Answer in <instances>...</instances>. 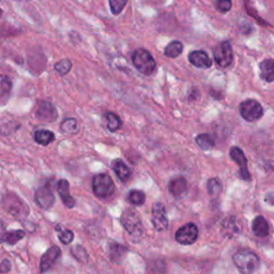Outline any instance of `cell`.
I'll return each mask as SVG.
<instances>
[{"label": "cell", "instance_id": "6da1fadb", "mask_svg": "<svg viewBox=\"0 0 274 274\" xmlns=\"http://www.w3.org/2000/svg\"><path fill=\"white\" fill-rule=\"evenodd\" d=\"M232 261L235 263L237 269L244 274H251L259 269L260 258L258 255L249 251L247 248L239 249V251L232 256Z\"/></svg>", "mask_w": 274, "mask_h": 274}, {"label": "cell", "instance_id": "7a4b0ae2", "mask_svg": "<svg viewBox=\"0 0 274 274\" xmlns=\"http://www.w3.org/2000/svg\"><path fill=\"white\" fill-rule=\"evenodd\" d=\"M3 207L8 214L16 219H24L29 213L27 204L13 193H8L3 197Z\"/></svg>", "mask_w": 274, "mask_h": 274}, {"label": "cell", "instance_id": "3957f363", "mask_svg": "<svg viewBox=\"0 0 274 274\" xmlns=\"http://www.w3.org/2000/svg\"><path fill=\"white\" fill-rule=\"evenodd\" d=\"M115 183L107 174H98L92 179V192L100 199H107L114 195Z\"/></svg>", "mask_w": 274, "mask_h": 274}, {"label": "cell", "instance_id": "277c9868", "mask_svg": "<svg viewBox=\"0 0 274 274\" xmlns=\"http://www.w3.org/2000/svg\"><path fill=\"white\" fill-rule=\"evenodd\" d=\"M132 62L134 67L144 75H151L157 68L156 60L152 55L144 48L136 50L132 56Z\"/></svg>", "mask_w": 274, "mask_h": 274}, {"label": "cell", "instance_id": "5b68a950", "mask_svg": "<svg viewBox=\"0 0 274 274\" xmlns=\"http://www.w3.org/2000/svg\"><path fill=\"white\" fill-rule=\"evenodd\" d=\"M120 223L126 230V232L133 238L139 239L143 235V224L139 213L135 212L132 209H127L123 211V213L120 216Z\"/></svg>", "mask_w": 274, "mask_h": 274}, {"label": "cell", "instance_id": "8992f818", "mask_svg": "<svg viewBox=\"0 0 274 274\" xmlns=\"http://www.w3.org/2000/svg\"><path fill=\"white\" fill-rule=\"evenodd\" d=\"M239 110L241 117L247 122L257 121L263 116V108L261 104L253 99H248L241 103Z\"/></svg>", "mask_w": 274, "mask_h": 274}, {"label": "cell", "instance_id": "52a82bcc", "mask_svg": "<svg viewBox=\"0 0 274 274\" xmlns=\"http://www.w3.org/2000/svg\"><path fill=\"white\" fill-rule=\"evenodd\" d=\"M213 57L214 61L219 67L223 69L230 67L233 60V54L230 43L225 41L222 42L220 45H217L213 51Z\"/></svg>", "mask_w": 274, "mask_h": 274}, {"label": "cell", "instance_id": "ba28073f", "mask_svg": "<svg viewBox=\"0 0 274 274\" xmlns=\"http://www.w3.org/2000/svg\"><path fill=\"white\" fill-rule=\"evenodd\" d=\"M175 237L178 243L182 245H191L195 243L198 238V228L195 224L188 223L177 230Z\"/></svg>", "mask_w": 274, "mask_h": 274}, {"label": "cell", "instance_id": "9c48e42d", "mask_svg": "<svg viewBox=\"0 0 274 274\" xmlns=\"http://www.w3.org/2000/svg\"><path fill=\"white\" fill-rule=\"evenodd\" d=\"M229 156L230 159L236 162V164L239 166V176L241 177V179L249 182L252 180L251 174L248 172L247 168V159L244 155V152L242 149H240L239 147H232L229 151Z\"/></svg>", "mask_w": 274, "mask_h": 274}, {"label": "cell", "instance_id": "30bf717a", "mask_svg": "<svg viewBox=\"0 0 274 274\" xmlns=\"http://www.w3.org/2000/svg\"><path fill=\"white\" fill-rule=\"evenodd\" d=\"M151 222L153 227L159 232H163L168 228V219L166 215L165 207L162 203H156L152 207Z\"/></svg>", "mask_w": 274, "mask_h": 274}, {"label": "cell", "instance_id": "8fae6325", "mask_svg": "<svg viewBox=\"0 0 274 274\" xmlns=\"http://www.w3.org/2000/svg\"><path fill=\"white\" fill-rule=\"evenodd\" d=\"M36 117L39 121L44 123L55 122L58 118V111L50 102H41L36 111Z\"/></svg>", "mask_w": 274, "mask_h": 274}, {"label": "cell", "instance_id": "7c38bea8", "mask_svg": "<svg viewBox=\"0 0 274 274\" xmlns=\"http://www.w3.org/2000/svg\"><path fill=\"white\" fill-rule=\"evenodd\" d=\"M35 200L40 208L47 210V209H50L54 206L55 196L48 185H42V187L37 189L35 194Z\"/></svg>", "mask_w": 274, "mask_h": 274}, {"label": "cell", "instance_id": "4fadbf2b", "mask_svg": "<svg viewBox=\"0 0 274 274\" xmlns=\"http://www.w3.org/2000/svg\"><path fill=\"white\" fill-rule=\"evenodd\" d=\"M61 256V251L57 245H53L43 254L40 260V271L42 273L50 270L53 265L59 259Z\"/></svg>", "mask_w": 274, "mask_h": 274}, {"label": "cell", "instance_id": "5bb4252c", "mask_svg": "<svg viewBox=\"0 0 274 274\" xmlns=\"http://www.w3.org/2000/svg\"><path fill=\"white\" fill-rule=\"evenodd\" d=\"M188 58L192 66L199 69H209L212 66V60L204 51H193L189 54Z\"/></svg>", "mask_w": 274, "mask_h": 274}, {"label": "cell", "instance_id": "9a60e30c", "mask_svg": "<svg viewBox=\"0 0 274 274\" xmlns=\"http://www.w3.org/2000/svg\"><path fill=\"white\" fill-rule=\"evenodd\" d=\"M252 229L254 235L259 238H265L269 236L270 232V226L268 221L264 219L263 216L258 215L256 216L252 223Z\"/></svg>", "mask_w": 274, "mask_h": 274}, {"label": "cell", "instance_id": "2e32d148", "mask_svg": "<svg viewBox=\"0 0 274 274\" xmlns=\"http://www.w3.org/2000/svg\"><path fill=\"white\" fill-rule=\"evenodd\" d=\"M58 193L62 199V203L67 208H73L75 206V199L70 195V184L66 179H61L57 184Z\"/></svg>", "mask_w": 274, "mask_h": 274}, {"label": "cell", "instance_id": "e0dca14e", "mask_svg": "<svg viewBox=\"0 0 274 274\" xmlns=\"http://www.w3.org/2000/svg\"><path fill=\"white\" fill-rule=\"evenodd\" d=\"M168 189L171 194L175 197L182 196L188 191V181L183 177H177L169 182Z\"/></svg>", "mask_w": 274, "mask_h": 274}, {"label": "cell", "instance_id": "ac0fdd59", "mask_svg": "<svg viewBox=\"0 0 274 274\" xmlns=\"http://www.w3.org/2000/svg\"><path fill=\"white\" fill-rule=\"evenodd\" d=\"M108 252H109L110 260L116 262V263H120L125 257V255L127 253V248L125 246L112 241V242L109 243Z\"/></svg>", "mask_w": 274, "mask_h": 274}, {"label": "cell", "instance_id": "d6986e66", "mask_svg": "<svg viewBox=\"0 0 274 274\" xmlns=\"http://www.w3.org/2000/svg\"><path fill=\"white\" fill-rule=\"evenodd\" d=\"M112 171L115 172L116 176L121 180L122 182H126L131 177V169L126 166V164L123 162L122 160H115L114 162L111 163Z\"/></svg>", "mask_w": 274, "mask_h": 274}, {"label": "cell", "instance_id": "ffe728a7", "mask_svg": "<svg viewBox=\"0 0 274 274\" xmlns=\"http://www.w3.org/2000/svg\"><path fill=\"white\" fill-rule=\"evenodd\" d=\"M239 231H240V227L236 217L229 216L226 220H224L222 224V232L225 237L232 238L235 237L237 233H239Z\"/></svg>", "mask_w": 274, "mask_h": 274}, {"label": "cell", "instance_id": "44dd1931", "mask_svg": "<svg viewBox=\"0 0 274 274\" xmlns=\"http://www.w3.org/2000/svg\"><path fill=\"white\" fill-rule=\"evenodd\" d=\"M260 68V77L268 83H272L274 80V61L273 59H264L259 64Z\"/></svg>", "mask_w": 274, "mask_h": 274}, {"label": "cell", "instance_id": "7402d4cb", "mask_svg": "<svg viewBox=\"0 0 274 274\" xmlns=\"http://www.w3.org/2000/svg\"><path fill=\"white\" fill-rule=\"evenodd\" d=\"M35 141L41 146H47L55 141V134L48 130H38L35 133Z\"/></svg>", "mask_w": 274, "mask_h": 274}, {"label": "cell", "instance_id": "603a6c76", "mask_svg": "<svg viewBox=\"0 0 274 274\" xmlns=\"http://www.w3.org/2000/svg\"><path fill=\"white\" fill-rule=\"evenodd\" d=\"M195 141L199 148L203 150H211L215 146V141L210 134H199L196 136Z\"/></svg>", "mask_w": 274, "mask_h": 274}, {"label": "cell", "instance_id": "cb8c5ba5", "mask_svg": "<svg viewBox=\"0 0 274 274\" xmlns=\"http://www.w3.org/2000/svg\"><path fill=\"white\" fill-rule=\"evenodd\" d=\"M183 51V44L180 41H173L164 50V55L168 58H177Z\"/></svg>", "mask_w": 274, "mask_h": 274}, {"label": "cell", "instance_id": "d4e9b609", "mask_svg": "<svg viewBox=\"0 0 274 274\" xmlns=\"http://www.w3.org/2000/svg\"><path fill=\"white\" fill-rule=\"evenodd\" d=\"M25 236H26V232L22 229L7 231L4 242H7L8 244H10V245H14L18 242H20V241Z\"/></svg>", "mask_w": 274, "mask_h": 274}, {"label": "cell", "instance_id": "484cf974", "mask_svg": "<svg viewBox=\"0 0 274 274\" xmlns=\"http://www.w3.org/2000/svg\"><path fill=\"white\" fill-rule=\"evenodd\" d=\"M207 189H208L209 195H210L212 198H215L221 194L222 189H223L222 182L220 181L219 178H210L208 180Z\"/></svg>", "mask_w": 274, "mask_h": 274}, {"label": "cell", "instance_id": "4316f807", "mask_svg": "<svg viewBox=\"0 0 274 274\" xmlns=\"http://www.w3.org/2000/svg\"><path fill=\"white\" fill-rule=\"evenodd\" d=\"M128 203L134 205V206H143L146 201V195L145 193L139 190H132L130 191L127 195Z\"/></svg>", "mask_w": 274, "mask_h": 274}, {"label": "cell", "instance_id": "83f0119b", "mask_svg": "<svg viewBox=\"0 0 274 274\" xmlns=\"http://www.w3.org/2000/svg\"><path fill=\"white\" fill-rule=\"evenodd\" d=\"M60 130L67 134H76L78 132L77 121L74 118L64 119L60 124Z\"/></svg>", "mask_w": 274, "mask_h": 274}, {"label": "cell", "instance_id": "f1b7e54d", "mask_svg": "<svg viewBox=\"0 0 274 274\" xmlns=\"http://www.w3.org/2000/svg\"><path fill=\"white\" fill-rule=\"evenodd\" d=\"M105 118L107 121V128L110 132H116L121 126V120L114 112H106Z\"/></svg>", "mask_w": 274, "mask_h": 274}, {"label": "cell", "instance_id": "f546056e", "mask_svg": "<svg viewBox=\"0 0 274 274\" xmlns=\"http://www.w3.org/2000/svg\"><path fill=\"white\" fill-rule=\"evenodd\" d=\"M56 230L58 231V238L63 244H70L74 239V233L70 229H62L61 225L56 226Z\"/></svg>", "mask_w": 274, "mask_h": 274}, {"label": "cell", "instance_id": "4dcf8cb0", "mask_svg": "<svg viewBox=\"0 0 274 274\" xmlns=\"http://www.w3.org/2000/svg\"><path fill=\"white\" fill-rule=\"evenodd\" d=\"M12 90L11 79L6 75H0V98L8 95Z\"/></svg>", "mask_w": 274, "mask_h": 274}, {"label": "cell", "instance_id": "1f68e13d", "mask_svg": "<svg viewBox=\"0 0 274 274\" xmlns=\"http://www.w3.org/2000/svg\"><path fill=\"white\" fill-rule=\"evenodd\" d=\"M71 68H72V62L71 60L69 59H63V60H60L58 61L57 63L55 64V70L56 72H57L58 74L60 75H66L68 74L69 72L71 71Z\"/></svg>", "mask_w": 274, "mask_h": 274}, {"label": "cell", "instance_id": "d6a6232c", "mask_svg": "<svg viewBox=\"0 0 274 274\" xmlns=\"http://www.w3.org/2000/svg\"><path fill=\"white\" fill-rule=\"evenodd\" d=\"M72 255L75 257V259H77L80 262H86L88 261V254L86 252V249L82 245H76L71 251Z\"/></svg>", "mask_w": 274, "mask_h": 274}, {"label": "cell", "instance_id": "836d02e7", "mask_svg": "<svg viewBox=\"0 0 274 274\" xmlns=\"http://www.w3.org/2000/svg\"><path fill=\"white\" fill-rule=\"evenodd\" d=\"M127 0H109V7L111 13L118 15L122 12L126 6Z\"/></svg>", "mask_w": 274, "mask_h": 274}, {"label": "cell", "instance_id": "e575fe53", "mask_svg": "<svg viewBox=\"0 0 274 274\" xmlns=\"http://www.w3.org/2000/svg\"><path fill=\"white\" fill-rule=\"evenodd\" d=\"M215 5H216L217 10H219L220 12L226 13L231 9L232 3H231V0H216Z\"/></svg>", "mask_w": 274, "mask_h": 274}, {"label": "cell", "instance_id": "d590c367", "mask_svg": "<svg viewBox=\"0 0 274 274\" xmlns=\"http://www.w3.org/2000/svg\"><path fill=\"white\" fill-rule=\"evenodd\" d=\"M11 270V262L5 259L2 262H0V273H7Z\"/></svg>", "mask_w": 274, "mask_h": 274}, {"label": "cell", "instance_id": "8d00e7d4", "mask_svg": "<svg viewBox=\"0 0 274 274\" xmlns=\"http://www.w3.org/2000/svg\"><path fill=\"white\" fill-rule=\"evenodd\" d=\"M6 233H7V229H6V225L5 223L0 220V243L4 242V240H5V236H6Z\"/></svg>", "mask_w": 274, "mask_h": 274}, {"label": "cell", "instance_id": "74e56055", "mask_svg": "<svg viewBox=\"0 0 274 274\" xmlns=\"http://www.w3.org/2000/svg\"><path fill=\"white\" fill-rule=\"evenodd\" d=\"M272 196H273V193L271 192V193H269V195H268L267 197H265V200H269V204H270L271 206H273V200H272L273 197H272Z\"/></svg>", "mask_w": 274, "mask_h": 274}]
</instances>
